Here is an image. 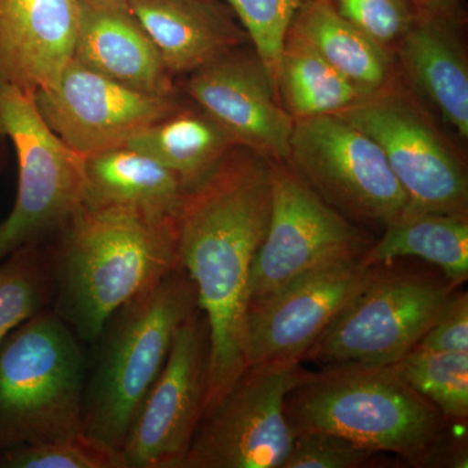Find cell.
<instances>
[{
	"instance_id": "cell-14",
	"label": "cell",
	"mask_w": 468,
	"mask_h": 468,
	"mask_svg": "<svg viewBox=\"0 0 468 468\" xmlns=\"http://www.w3.org/2000/svg\"><path fill=\"white\" fill-rule=\"evenodd\" d=\"M34 101L52 132L84 158L122 146L181 109L175 95L135 90L75 58L57 84L34 94Z\"/></svg>"
},
{
	"instance_id": "cell-5",
	"label": "cell",
	"mask_w": 468,
	"mask_h": 468,
	"mask_svg": "<svg viewBox=\"0 0 468 468\" xmlns=\"http://www.w3.org/2000/svg\"><path fill=\"white\" fill-rule=\"evenodd\" d=\"M86 346L52 309L0 344V452L85 433Z\"/></svg>"
},
{
	"instance_id": "cell-25",
	"label": "cell",
	"mask_w": 468,
	"mask_h": 468,
	"mask_svg": "<svg viewBox=\"0 0 468 468\" xmlns=\"http://www.w3.org/2000/svg\"><path fill=\"white\" fill-rule=\"evenodd\" d=\"M54 295L50 241L23 246L0 261V344L27 320L52 309Z\"/></svg>"
},
{
	"instance_id": "cell-1",
	"label": "cell",
	"mask_w": 468,
	"mask_h": 468,
	"mask_svg": "<svg viewBox=\"0 0 468 468\" xmlns=\"http://www.w3.org/2000/svg\"><path fill=\"white\" fill-rule=\"evenodd\" d=\"M271 160L234 146L193 189L176 215L178 263L196 285L209 328L206 412L248 368V282L271 214Z\"/></svg>"
},
{
	"instance_id": "cell-4",
	"label": "cell",
	"mask_w": 468,
	"mask_h": 468,
	"mask_svg": "<svg viewBox=\"0 0 468 468\" xmlns=\"http://www.w3.org/2000/svg\"><path fill=\"white\" fill-rule=\"evenodd\" d=\"M292 432L332 433L378 452L423 460L441 436L443 417L392 366H325L289 393Z\"/></svg>"
},
{
	"instance_id": "cell-33",
	"label": "cell",
	"mask_w": 468,
	"mask_h": 468,
	"mask_svg": "<svg viewBox=\"0 0 468 468\" xmlns=\"http://www.w3.org/2000/svg\"><path fill=\"white\" fill-rule=\"evenodd\" d=\"M3 167H5V155H3V151H0V175H2Z\"/></svg>"
},
{
	"instance_id": "cell-18",
	"label": "cell",
	"mask_w": 468,
	"mask_h": 468,
	"mask_svg": "<svg viewBox=\"0 0 468 468\" xmlns=\"http://www.w3.org/2000/svg\"><path fill=\"white\" fill-rule=\"evenodd\" d=\"M77 2L76 61L135 90L165 97L175 95L174 76L128 0Z\"/></svg>"
},
{
	"instance_id": "cell-20",
	"label": "cell",
	"mask_w": 468,
	"mask_h": 468,
	"mask_svg": "<svg viewBox=\"0 0 468 468\" xmlns=\"http://www.w3.org/2000/svg\"><path fill=\"white\" fill-rule=\"evenodd\" d=\"M186 190L174 172L129 146L85 158L84 203L134 212L156 221L175 220Z\"/></svg>"
},
{
	"instance_id": "cell-17",
	"label": "cell",
	"mask_w": 468,
	"mask_h": 468,
	"mask_svg": "<svg viewBox=\"0 0 468 468\" xmlns=\"http://www.w3.org/2000/svg\"><path fill=\"white\" fill-rule=\"evenodd\" d=\"M463 12L417 11L397 43L403 79L461 138L468 137V63L460 34Z\"/></svg>"
},
{
	"instance_id": "cell-31",
	"label": "cell",
	"mask_w": 468,
	"mask_h": 468,
	"mask_svg": "<svg viewBox=\"0 0 468 468\" xmlns=\"http://www.w3.org/2000/svg\"><path fill=\"white\" fill-rule=\"evenodd\" d=\"M417 346L437 351H468L467 292H452Z\"/></svg>"
},
{
	"instance_id": "cell-32",
	"label": "cell",
	"mask_w": 468,
	"mask_h": 468,
	"mask_svg": "<svg viewBox=\"0 0 468 468\" xmlns=\"http://www.w3.org/2000/svg\"><path fill=\"white\" fill-rule=\"evenodd\" d=\"M415 11L455 12L461 11L460 0H409Z\"/></svg>"
},
{
	"instance_id": "cell-13",
	"label": "cell",
	"mask_w": 468,
	"mask_h": 468,
	"mask_svg": "<svg viewBox=\"0 0 468 468\" xmlns=\"http://www.w3.org/2000/svg\"><path fill=\"white\" fill-rule=\"evenodd\" d=\"M363 255H346L311 268L249 307L248 367L302 363L304 354L377 272L378 266H369Z\"/></svg>"
},
{
	"instance_id": "cell-8",
	"label": "cell",
	"mask_w": 468,
	"mask_h": 468,
	"mask_svg": "<svg viewBox=\"0 0 468 468\" xmlns=\"http://www.w3.org/2000/svg\"><path fill=\"white\" fill-rule=\"evenodd\" d=\"M454 288L448 280L384 273L378 266L303 360L324 366L389 367L417 346Z\"/></svg>"
},
{
	"instance_id": "cell-7",
	"label": "cell",
	"mask_w": 468,
	"mask_h": 468,
	"mask_svg": "<svg viewBox=\"0 0 468 468\" xmlns=\"http://www.w3.org/2000/svg\"><path fill=\"white\" fill-rule=\"evenodd\" d=\"M338 115L383 150L408 198L403 214L440 212L467 217L466 167L411 91L393 82Z\"/></svg>"
},
{
	"instance_id": "cell-3",
	"label": "cell",
	"mask_w": 468,
	"mask_h": 468,
	"mask_svg": "<svg viewBox=\"0 0 468 468\" xmlns=\"http://www.w3.org/2000/svg\"><path fill=\"white\" fill-rule=\"evenodd\" d=\"M197 307L196 285L177 266L111 315L89 346L86 436L120 454L176 334Z\"/></svg>"
},
{
	"instance_id": "cell-19",
	"label": "cell",
	"mask_w": 468,
	"mask_h": 468,
	"mask_svg": "<svg viewBox=\"0 0 468 468\" xmlns=\"http://www.w3.org/2000/svg\"><path fill=\"white\" fill-rule=\"evenodd\" d=\"M169 73L190 75L249 41L218 0H128Z\"/></svg>"
},
{
	"instance_id": "cell-11",
	"label": "cell",
	"mask_w": 468,
	"mask_h": 468,
	"mask_svg": "<svg viewBox=\"0 0 468 468\" xmlns=\"http://www.w3.org/2000/svg\"><path fill=\"white\" fill-rule=\"evenodd\" d=\"M271 214L248 282V309L325 261L365 254L368 237L285 162L271 160Z\"/></svg>"
},
{
	"instance_id": "cell-26",
	"label": "cell",
	"mask_w": 468,
	"mask_h": 468,
	"mask_svg": "<svg viewBox=\"0 0 468 468\" xmlns=\"http://www.w3.org/2000/svg\"><path fill=\"white\" fill-rule=\"evenodd\" d=\"M412 389L432 402L449 420L468 415V351H437L415 346L392 365Z\"/></svg>"
},
{
	"instance_id": "cell-10",
	"label": "cell",
	"mask_w": 468,
	"mask_h": 468,
	"mask_svg": "<svg viewBox=\"0 0 468 468\" xmlns=\"http://www.w3.org/2000/svg\"><path fill=\"white\" fill-rule=\"evenodd\" d=\"M307 375L301 363L249 366L203 417L183 468H282L294 440L286 399Z\"/></svg>"
},
{
	"instance_id": "cell-6",
	"label": "cell",
	"mask_w": 468,
	"mask_h": 468,
	"mask_svg": "<svg viewBox=\"0 0 468 468\" xmlns=\"http://www.w3.org/2000/svg\"><path fill=\"white\" fill-rule=\"evenodd\" d=\"M0 138L16 153V201L0 221V261L51 241L84 203L85 158L67 146L37 109L33 95L0 86Z\"/></svg>"
},
{
	"instance_id": "cell-28",
	"label": "cell",
	"mask_w": 468,
	"mask_h": 468,
	"mask_svg": "<svg viewBox=\"0 0 468 468\" xmlns=\"http://www.w3.org/2000/svg\"><path fill=\"white\" fill-rule=\"evenodd\" d=\"M0 468H124L119 452L85 433L0 452Z\"/></svg>"
},
{
	"instance_id": "cell-24",
	"label": "cell",
	"mask_w": 468,
	"mask_h": 468,
	"mask_svg": "<svg viewBox=\"0 0 468 468\" xmlns=\"http://www.w3.org/2000/svg\"><path fill=\"white\" fill-rule=\"evenodd\" d=\"M275 89L280 103L294 122L341 112L363 98L292 27L277 63Z\"/></svg>"
},
{
	"instance_id": "cell-2",
	"label": "cell",
	"mask_w": 468,
	"mask_h": 468,
	"mask_svg": "<svg viewBox=\"0 0 468 468\" xmlns=\"http://www.w3.org/2000/svg\"><path fill=\"white\" fill-rule=\"evenodd\" d=\"M50 249L52 310L88 346L122 304L180 266L176 218L150 220L85 203Z\"/></svg>"
},
{
	"instance_id": "cell-15",
	"label": "cell",
	"mask_w": 468,
	"mask_h": 468,
	"mask_svg": "<svg viewBox=\"0 0 468 468\" xmlns=\"http://www.w3.org/2000/svg\"><path fill=\"white\" fill-rule=\"evenodd\" d=\"M185 89L234 143L270 160H288L294 120L257 52H228L190 73Z\"/></svg>"
},
{
	"instance_id": "cell-23",
	"label": "cell",
	"mask_w": 468,
	"mask_h": 468,
	"mask_svg": "<svg viewBox=\"0 0 468 468\" xmlns=\"http://www.w3.org/2000/svg\"><path fill=\"white\" fill-rule=\"evenodd\" d=\"M420 258L441 268L452 286L468 276V218L440 212H406L385 227L380 241L369 246L363 260L381 266L397 258Z\"/></svg>"
},
{
	"instance_id": "cell-29",
	"label": "cell",
	"mask_w": 468,
	"mask_h": 468,
	"mask_svg": "<svg viewBox=\"0 0 468 468\" xmlns=\"http://www.w3.org/2000/svg\"><path fill=\"white\" fill-rule=\"evenodd\" d=\"M338 14L392 51L414 21L409 0H331Z\"/></svg>"
},
{
	"instance_id": "cell-21",
	"label": "cell",
	"mask_w": 468,
	"mask_h": 468,
	"mask_svg": "<svg viewBox=\"0 0 468 468\" xmlns=\"http://www.w3.org/2000/svg\"><path fill=\"white\" fill-rule=\"evenodd\" d=\"M291 27L363 98L396 82L392 51L341 16L331 0H309L294 17Z\"/></svg>"
},
{
	"instance_id": "cell-16",
	"label": "cell",
	"mask_w": 468,
	"mask_h": 468,
	"mask_svg": "<svg viewBox=\"0 0 468 468\" xmlns=\"http://www.w3.org/2000/svg\"><path fill=\"white\" fill-rule=\"evenodd\" d=\"M77 0H0V86L33 95L57 84L73 60Z\"/></svg>"
},
{
	"instance_id": "cell-22",
	"label": "cell",
	"mask_w": 468,
	"mask_h": 468,
	"mask_svg": "<svg viewBox=\"0 0 468 468\" xmlns=\"http://www.w3.org/2000/svg\"><path fill=\"white\" fill-rule=\"evenodd\" d=\"M125 146L174 172L187 192L201 184L237 144L205 111L178 109Z\"/></svg>"
},
{
	"instance_id": "cell-27",
	"label": "cell",
	"mask_w": 468,
	"mask_h": 468,
	"mask_svg": "<svg viewBox=\"0 0 468 468\" xmlns=\"http://www.w3.org/2000/svg\"><path fill=\"white\" fill-rule=\"evenodd\" d=\"M275 86L280 54L292 20L309 0H227ZM276 90V89H275Z\"/></svg>"
},
{
	"instance_id": "cell-9",
	"label": "cell",
	"mask_w": 468,
	"mask_h": 468,
	"mask_svg": "<svg viewBox=\"0 0 468 468\" xmlns=\"http://www.w3.org/2000/svg\"><path fill=\"white\" fill-rule=\"evenodd\" d=\"M285 163L353 223L385 228L408 207L383 150L338 113L295 120Z\"/></svg>"
},
{
	"instance_id": "cell-30",
	"label": "cell",
	"mask_w": 468,
	"mask_h": 468,
	"mask_svg": "<svg viewBox=\"0 0 468 468\" xmlns=\"http://www.w3.org/2000/svg\"><path fill=\"white\" fill-rule=\"evenodd\" d=\"M378 454L332 433L301 432L294 433L282 468H356L366 466Z\"/></svg>"
},
{
	"instance_id": "cell-12",
	"label": "cell",
	"mask_w": 468,
	"mask_h": 468,
	"mask_svg": "<svg viewBox=\"0 0 468 468\" xmlns=\"http://www.w3.org/2000/svg\"><path fill=\"white\" fill-rule=\"evenodd\" d=\"M209 328L197 307L176 334L120 451L124 468H183L206 412Z\"/></svg>"
}]
</instances>
